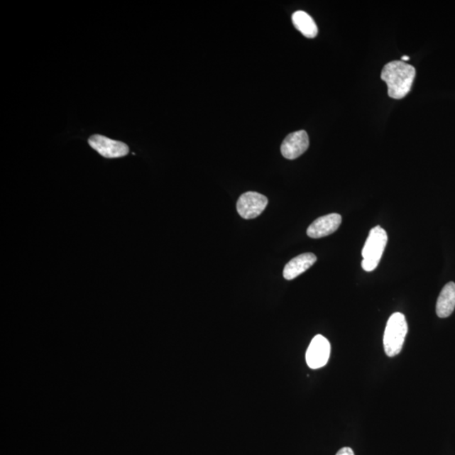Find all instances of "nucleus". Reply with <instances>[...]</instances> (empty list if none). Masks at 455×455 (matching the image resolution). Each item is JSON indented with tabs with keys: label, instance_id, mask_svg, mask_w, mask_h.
Listing matches in <instances>:
<instances>
[{
	"label": "nucleus",
	"instance_id": "nucleus-1",
	"mask_svg": "<svg viewBox=\"0 0 455 455\" xmlns=\"http://www.w3.org/2000/svg\"><path fill=\"white\" fill-rule=\"evenodd\" d=\"M416 70L402 61H393L387 64L382 70L381 79L388 87L389 97L402 99L411 91Z\"/></svg>",
	"mask_w": 455,
	"mask_h": 455
},
{
	"label": "nucleus",
	"instance_id": "nucleus-2",
	"mask_svg": "<svg viewBox=\"0 0 455 455\" xmlns=\"http://www.w3.org/2000/svg\"><path fill=\"white\" fill-rule=\"evenodd\" d=\"M408 326L405 317L402 313H394L387 322L384 333V349L388 357H395L402 351Z\"/></svg>",
	"mask_w": 455,
	"mask_h": 455
},
{
	"label": "nucleus",
	"instance_id": "nucleus-3",
	"mask_svg": "<svg viewBox=\"0 0 455 455\" xmlns=\"http://www.w3.org/2000/svg\"><path fill=\"white\" fill-rule=\"evenodd\" d=\"M387 241L388 236L384 229L376 226L371 229L362 251V268L364 271L372 272L376 269L384 253Z\"/></svg>",
	"mask_w": 455,
	"mask_h": 455
},
{
	"label": "nucleus",
	"instance_id": "nucleus-4",
	"mask_svg": "<svg viewBox=\"0 0 455 455\" xmlns=\"http://www.w3.org/2000/svg\"><path fill=\"white\" fill-rule=\"evenodd\" d=\"M268 197L256 192H247L242 194L237 202V211L245 219L258 218L267 208Z\"/></svg>",
	"mask_w": 455,
	"mask_h": 455
},
{
	"label": "nucleus",
	"instance_id": "nucleus-5",
	"mask_svg": "<svg viewBox=\"0 0 455 455\" xmlns=\"http://www.w3.org/2000/svg\"><path fill=\"white\" fill-rule=\"evenodd\" d=\"M331 355V344L325 336L314 337L306 351V363L312 369L321 368L327 365Z\"/></svg>",
	"mask_w": 455,
	"mask_h": 455
},
{
	"label": "nucleus",
	"instance_id": "nucleus-6",
	"mask_svg": "<svg viewBox=\"0 0 455 455\" xmlns=\"http://www.w3.org/2000/svg\"><path fill=\"white\" fill-rule=\"evenodd\" d=\"M89 146L99 154L107 159H114L127 155L129 148L127 144L124 143L112 141L102 135H94L89 139Z\"/></svg>",
	"mask_w": 455,
	"mask_h": 455
},
{
	"label": "nucleus",
	"instance_id": "nucleus-7",
	"mask_svg": "<svg viewBox=\"0 0 455 455\" xmlns=\"http://www.w3.org/2000/svg\"><path fill=\"white\" fill-rule=\"evenodd\" d=\"M309 136L304 130L297 131L287 135L281 146L283 157L287 160H295L308 150Z\"/></svg>",
	"mask_w": 455,
	"mask_h": 455
},
{
	"label": "nucleus",
	"instance_id": "nucleus-8",
	"mask_svg": "<svg viewBox=\"0 0 455 455\" xmlns=\"http://www.w3.org/2000/svg\"><path fill=\"white\" fill-rule=\"evenodd\" d=\"M341 224V216L331 214L315 219L307 229L308 236L319 239L330 236L336 232Z\"/></svg>",
	"mask_w": 455,
	"mask_h": 455
},
{
	"label": "nucleus",
	"instance_id": "nucleus-9",
	"mask_svg": "<svg viewBox=\"0 0 455 455\" xmlns=\"http://www.w3.org/2000/svg\"><path fill=\"white\" fill-rule=\"evenodd\" d=\"M317 258L313 253H304L296 256L285 265L283 269V277L286 280H292L307 271L317 263Z\"/></svg>",
	"mask_w": 455,
	"mask_h": 455
},
{
	"label": "nucleus",
	"instance_id": "nucleus-10",
	"mask_svg": "<svg viewBox=\"0 0 455 455\" xmlns=\"http://www.w3.org/2000/svg\"><path fill=\"white\" fill-rule=\"evenodd\" d=\"M455 309V283H447L441 291L436 305V313L440 318H447Z\"/></svg>",
	"mask_w": 455,
	"mask_h": 455
},
{
	"label": "nucleus",
	"instance_id": "nucleus-11",
	"mask_svg": "<svg viewBox=\"0 0 455 455\" xmlns=\"http://www.w3.org/2000/svg\"><path fill=\"white\" fill-rule=\"evenodd\" d=\"M292 23L305 38H314L318 34V27L309 13L299 11L292 13Z\"/></svg>",
	"mask_w": 455,
	"mask_h": 455
},
{
	"label": "nucleus",
	"instance_id": "nucleus-12",
	"mask_svg": "<svg viewBox=\"0 0 455 455\" xmlns=\"http://www.w3.org/2000/svg\"><path fill=\"white\" fill-rule=\"evenodd\" d=\"M336 455H355L353 450L349 447H344L339 450Z\"/></svg>",
	"mask_w": 455,
	"mask_h": 455
},
{
	"label": "nucleus",
	"instance_id": "nucleus-13",
	"mask_svg": "<svg viewBox=\"0 0 455 455\" xmlns=\"http://www.w3.org/2000/svg\"><path fill=\"white\" fill-rule=\"evenodd\" d=\"M402 62H405L410 60V57L408 56H403L402 57Z\"/></svg>",
	"mask_w": 455,
	"mask_h": 455
}]
</instances>
